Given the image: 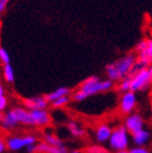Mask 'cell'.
<instances>
[{"mask_svg": "<svg viewBox=\"0 0 152 153\" xmlns=\"http://www.w3.org/2000/svg\"><path fill=\"white\" fill-rule=\"evenodd\" d=\"M136 60H137L136 53H127L114 62L109 63L105 66V74L108 78L113 82H120L121 79L127 77Z\"/></svg>", "mask_w": 152, "mask_h": 153, "instance_id": "1", "label": "cell"}, {"mask_svg": "<svg viewBox=\"0 0 152 153\" xmlns=\"http://www.w3.org/2000/svg\"><path fill=\"white\" fill-rule=\"evenodd\" d=\"M114 86V82L111 79L100 80L98 76H90L85 79L80 85V90L88 97H91L94 94H100V92H107L111 90Z\"/></svg>", "mask_w": 152, "mask_h": 153, "instance_id": "2", "label": "cell"}, {"mask_svg": "<svg viewBox=\"0 0 152 153\" xmlns=\"http://www.w3.org/2000/svg\"><path fill=\"white\" fill-rule=\"evenodd\" d=\"M130 77V91H147L152 87V65Z\"/></svg>", "mask_w": 152, "mask_h": 153, "instance_id": "3", "label": "cell"}, {"mask_svg": "<svg viewBox=\"0 0 152 153\" xmlns=\"http://www.w3.org/2000/svg\"><path fill=\"white\" fill-rule=\"evenodd\" d=\"M128 130L126 129L124 125H120L113 128L112 130V135L109 139V146L112 150L114 151H120V150H127L129 147V138Z\"/></svg>", "mask_w": 152, "mask_h": 153, "instance_id": "4", "label": "cell"}, {"mask_svg": "<svg viewBox=\"0 0 152 153\" xmlns=\"http://www.w3.org/2000/svg\"><path fill=\"white\" fill-rule=\"evenodd\" d=\"M135 52L137 54L138 59L142 60L149 65H152V39L146 38L138 41L135 47Z\"/></svg>", "mask_w": 152, "mask_h": 153, "instance_id": "5", "label": "cell"}, {"mask_svg": "<svg viewBox=\"0 0 152 153\" xmlns=\"http://www.w3.org/2000/svg\"><path fill=\"white\" fill-rule=\"evenodd\" d=\"M137 106V96L134 91L123 92L120 99V112L124 115L133 113Z\"/></svg>", "mask_w": 152, "mask_h": 153, "instance_id": "6", "label": "cell"}, {"mask_svg": "<svg viewBox=\"0 0 152 153\" xmlns=\"http://www.w3.org/2000/svg\"><path fill=\"white\" fill-rule=\"evenodd\" d=\"M124 126L126 127V129L128 130L130 135H134L145 128V120L141 116V114L133 112L126 115L125 120H124Z\"/></svg>", "mask_w": 152, "mask_h": 153, "instance_id": "7", "label": "cell"}, {"mask_svg": "<svg viewBox=\"0 0 152 153\" xmlns=\"http://www.w3.org/2000/svg\"><path fill=\"white\" fill-rule=\"evenodd\" d=\"M7 147L11 151H19L23 148H26L29 144L36 143V138L34 136H24V137H19V136H13L10 137L7 140Z\"/></svg>", "mask_w": 152, "mask_h": 153, "instance_id": "8", "label": "cell"}, {"mask_svg": "<svg viewBox=\"0 0 152 153\" xmlns=\"http://www.w3.org/2000/svg\"><path fill=\"white\" fill-rule=\"evenodd\" d=\"M10 113L15 118V121L18 122V124L27 125V126H34L29 110L23 109V108H14V109L10 110Z\"/></svg>", "mask_w": 152, "mask_h": 153, "instance_id": "9", "label": "cell"}, {"mask_svg": "<svg viewBox=\"0 0 152 153\" xmlns=\"http://www.w3.org/2000/svg\"><path fill=\"white\" fill-rule=\"evenodd\" d=\"M29 112H31V115H32L34 126H47L51 122L50 115L46 111V109L29 110Z\"/></svg>", "mask_w": 152, "mask_h": 153, "instance_id": "10", "label": "cell"}, {"mask_svg": "<svg viewBox=\"0 0 152 153\" xmlns=\"http://www.w3.org/2000/svg\"><path fill=\"white\" fill-rule=\"evenodd\" d=\"M151 139L152 134L146 128H143L140 131L132 135V141L136 147H145L151 141Z\"/></svg>", "mask_w": 152, "mask_h": 153, "instance_id": "11", "label": "cell"}, {"mask_svg": "<svg viewBox=\"0 0 152 153\" xmlns=\"http://www.w3.org/2000/svg\"><path fill=\"white\" fill-rule=\"evenodd\" d=\"M23 103L28 110H41L46 109L49 102L46 97H33L24 99Z\"/></svg>", "mask_w": 152, "mask_h": 153, "instance_id": "12", "label": "cell"}, {"mask_svg": "<svg viewBox=\"0 0 152 153\" xmlns=\"http://www.w3.org/2000/svg\"><path fill=\"white\" fill-rule=\"evenodd\" d=\"M112 128L108 124H101L97 127L96 129V139L97 141L99 142H107L109 141V139L112 135Z\"/></svg>", "mask_w": 152, "mask_h": 153, "instance_id": "13", "label": "cell"}, {"mask_svg": "<svg viewBox=\"0 0 152 153\" xmlns=\"http://www.w3.org/2000/svg\"><path fill=\"white\" fill-rule=\"evenodd\" d=\"M71 92V90L66 87H60V88L56 89L54 91L50 92L46 96V99L48 100V102H53L54 100L59 99V98L63 97V96H69Z\"/></svg>", "mask_w": 152, "mask_h": 153, "instance_id": "14", "label": "cell"}, {"mask_svg": "<svg viewBox=\"0 0 152 153\" xmlns=\"http://www.w3.org/2000/svg\"><path fill=\"white\" fill-rule=\"evenodd\" d=\"M1 124H2V127L4 129H11V128H14L18 125V122L15 121V118L12 116V114L9 111L8 113L4 114V117H3Z\"/></svg>", "mask_w": 152, "mask_h": 153, "instance_id": "15", "label": "cell"}, {"mask_svg": "<svg viewBox=\"0 0 152 153\" xmlns=\"http://www.w3.org/2000/svg\"><path fill=\"white\" fill-rule=\"evenodd\" d=\"M67 127L70 129V133L73 136H75V137H82L85 134V130L83 129L82 127L79 126L77 123H75V122H70Z\"/></svg>", "mask_w": 152, "mask_h": 153, "instance_id": "16", "label": "cell"}, {"mask_svg": "<svg viewBox=\"0 0 152 153\" xmlns=\"http://www.w3.org/2000/svg\"><path fill=\"white\" fill-rule=\"evenodd\" d=\"M3 77L8 82H14V71L11 64H4L3 68Z\"/></svg>", "mask_w": 152, "mask_h": 153, "instance_id": "17", "label": "cell"}, {"mask_svg": "<svg viewBox=\"0 0 152 153\" xmlns=\"http://www.w3.org/2000/svg\"><path fill=\"white\" fill-rule=\"evenodd\" d=\"M45 140H46L47 143H49L52 147H61V146H63L60 138H58L57 136L52 135V134H46L45 135Z\"/></svg>", "mask_w": 152, "mask_h": 153, "instance_id": "18", "label": "cell"}, {"mask_svg": "<svg viewBox=\"0 0 152 153\" xmlns=\"http://www.w3.org/2000/svg\"><path fill=\"white\" fill-rule=\"evenodd\" d=\"M53 150H54V147L50 146L47 142H40L37 144V148H36V152L38 153H52Z\"/></svg>", "mask_w": 152, "mask_h": 153, "instance_id": "19", "label": "cell"}, {"mask_svg": "<svg viewBox=\"0 0 152 153\" xmlns=\"http://www.w3.org/2000/svg\"><path fill=\"white\" fill-rule=\"evenodd\" d=\"M118 90H120L122 94L126 91H130V77L127 76L123 79L120 80V84H118Z\"/></svg>", "mask_w": 152, "mask_h": 153, "instance_id": "20", "label": "cell"}, {"mask_svg": "<svg viewBox=\"0 0 152 153\" xmlns=\"http://www.w3.org/2000/svg\"><path fill=\"white\" fill-rule=\"evenodd\" d=\"M69 102H70V97L69 96H63V97L59 98V99L54 100L53 102H51V105L53 108H61V106L66 105Z\"/></svg>", "mask_w": 152, "mask_h": 153, "instance_id": "21", "label": "cell"}, {"mask_svg": "<svg viewBox=\"0 0 152 153\" xmlns=\"http://www.w3.org/2000/svg\"><path fill=\"white\" fill-rule=\"evenodd\" d=\"M87 153H110L109 150H107L105 148L99 147V146H92V147H89L86 150Z\"/></svg>", "mask_w": 152, "mask_h": 153, "instance_id": "22", "label": "cell"}, {"mask_svg": "<svg viewBox=\"0 0 152 153\" xmlns=\"http://www.w3.org/2000/svg\"><path fill=\"white\" fill-rule=\"evenodd\" d=\"M0 60L2 62L3 64H9L10 63V56L8 51L6 49H3V48L0 47Z\"/></svg>", "mask_w": 152, "mask_h": 153, "instance_id": "23", "label": "cell"}, {"mask_svg": "<svg viewBox=\"0 0 152 153\" xmlns=\"http://www.w3.org/2000/svg\"><path fill=\"white\" fill-rule=\"evenodd\" d=\"M128 153H151L150 150H148L145 147H133L128 150Z\"/></svg>", "mask_w": 152, "mask_h": 153, "instance_id": "24", "label": "cell"}, {"mask_svg": "<svg viewBox=\"0 0 152 153\" xmlns=\"http://www.w3.org/2000/svg\"><path fill=\"white\" fill-rule=\"evenodd\" d=\"M8 105V100L4 96H0V112H2L3 110H6Z\"/></svg>", "mask_w": 152, "mask_h": 153, "instance_id": "25", "label": "cell"}, {"mask_svg": "<svg viewBox=\"0 0 152 153\" xmlns=\"http://www.w3.org/2000/svg\"><path fill=\"white\" fill-rule=\"evenodd\" d=\"M9 1L10 0H0V13H2V12L6 10Z\"/></svg>", "mask_w": 152, "mask_h": 153, "instance_id": "26", "label": "cell"}, {"mask_svg": "<svg viewBox=\"0 0 152 153\" xmlns=\"http://www.w3.org/2000/svg\"><path fill=\"white\" fill-rule=\"evenodd\" d=\"M52 153H67V150L64 146H61V147H54V150H53Z\"/></svg>", "mask_w": 152, "mask_h": 153, "instance_id": "27", "label": "cell"}, {"mask_svg": "<svg viewBox=\"0 0 152 153\" xmlns=\"http://www.w3.org/2000/svg\"><path fill=\"white\" fill-rule=\"evenodd\" d=\"M36 148H37V144H29L26 147V151L28 153H35L36 152Z\"/></svg>", "mask_w": 152, "mask_h": 153, "instance_id": "28", "label": "cell"}, {"mask_svg": "<svg viewBox=\"0 0 152 153\" xmlns=\"http://www.w3.org/2000/svg\"><path fill=\"white\" fill-rule=\"evenodd\" d=\"M6 148H7V143H4L2 141V139L0 138V153H3V151L6 150Z\"/></svg>", "mask_w": 152, "mask_h": 153, "instance_id": "29", "label": "cell"}, {"mask_svg": "<svg viewBox=\"0 0 152 153\" xmlns=\"http://www.w3.org/2000/svg\"><path fill=\"white\" fill-rule=\"evenodd\" d=\"M0 96H4V89H3L1 84H0Z\"/></svg>", "mask_w": 152, "mask_h": 153, "instance_id": "30", "label": "cell"}, {"mask_svg": "<svg viewBox=\"0 0 152 153\" xmlns=\"http://www.w3.org/2000/svg\"><path fill=\"white\" fill-rule=\"evenodd\" d=\"M116 153H128V150H120L116 151Z\"/></svg>", "mask_w": 152, "mask_h": 153, "instance_id": "31", "label": "cell"}, {"mask_svg": "<svg viewBox=\"0 0 152 153\" xmlns=\"http://www.w3.org/2000/svg\"><path fill=\"white\" fill-rule=\"evenodd\" d=\"M3 117H4V114L2 112H0V122H2Z\"/></svg>", "mask_w": 152, "mask_h": 153, "instance_id": "32", "label": "cell"}, {"mask_svg": "<svg viewBox=\"0 0 152 153\" xmlns=\"http://www.w3.org/2000/svg\"><path fill=\"white\" fill-rule=\"evenodd\" d=\"M70 153H84V152H82V151H78V150H75V151H72V152H70Z\"/></svg>", "mask_w": 152, "mask_h": 153, "instance_id": "33", "label": "cell"}, {"mask_svg": "<svg viewBox=\"0 0 152 153\" xmlns=\"http://www.w3.org/2000/svg\"><path fill=\"white\" fill-rule=\"evenodd\" d=\"M151 110H152V98H151Z\"/></svg>", "mask_w": 152, "mask_h": 153, "instance_id": "34", "label": "cell"}]
</instances>
